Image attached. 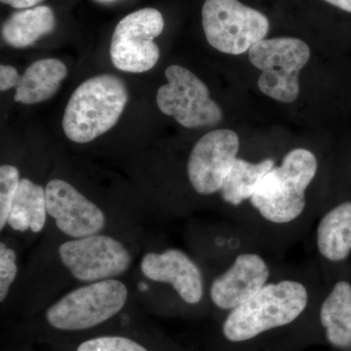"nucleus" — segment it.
<instances>
[{
  "label": "nucleus",
  "mask_w": 351,
  "mask_h": 351,
  "mask_svg": "<svg viewBox=\"0 0 351 351\" xmlns=\"http://www.w3.org/2000/svg\"><path fill=\"white\" fill-rule=\"evenodd\" d=\"M317 158L306 149H295L284 156L258 182L250 201L252 207L271 226L292 225L306 207V189L317 174Z\"/></svg>",
  "instance_id": "nucleus-1"
},
{
  "label": "nucleus",
  "mask_w": 351,
  "mask_h": 351,
  "mask_svg": "<svg viewBox=\"0 0 351 351\" xmlns=\"http://www.w3.org/2000/svg\"><path fill=\"white\" fill-rule=\"evenodd\" d=\"M309 300L308 288L297 279L269 282L255 297L230 311L223 321V336L232 343H243L287 326L306 311Z\"/></svg>",
  "instance_id": "nucleus-2"
},
{
  "label": "nucleus",
  "mask_w": 351,
  "mask_h": 351,
  "mask_svg": "<svg viewBox=\"0 0 351 351\" xmlns=\"http://www.w3.org/2000/svg\"><path fill=\"white\" fill-rule=\"evenodd\" d=\"M128 101L123 80L112 75L93 76L71 95L63 119L64 134L77 144H86L110 130Z\"/></svg>",
  "instance_id": "nucleus-3"
},
{
  "label": "nucleus",
  "mask_w": 351,
  "mask_h": 351,
  "mask_svg": "<svg viewBox=\"0 0 351 351\" xmlns=\"http://www.w3.org/2000/svg\"><path fill=\"white\" fill-rule=\"evenodd\" d=\"M128 299V287L119 279L84 284L49 306L45 318L51 327L61 331L91 329L117 315Z\"/></svg>",
  "instance_id": "nucleus-4"
},
{
  "label": "nucleus",
  "mask_w": 351,
  "mask_h": 351,
  "mask_svg": "<svg viewBox=\"0 0 351 351\" xmlns=\"http://www.w3.org/2000/svg\"><path fill=\"white\" fill-rule=\"evenodd\" d=\"M309 58V46L301 39L293 38L263 39L249 50L251 64L262 71L258 89L281 103L297 100L299 73Z\"/></svg>",
  "instance_id": "nucleus-5"
},
{
  "label": "nucleus",
  "mask_w": 351,
  "mask_h": 351,
  "mask_svg": "<svg viewBox=\"0 0 351 351\" xmlns=\"http://www.w3.org/2000/svg\"><path fill=\"white\" fill-rule=\"evenodd\" d=\"M202 25L208 43L225 54L240 55L267 36V18L239 0H205Z\"/></svg>",
  "instance_id": "nucleus-6"
},
{
  "label": "nucleus",
  "mask_w": 351,
  "mask_h": 351,
  "mask_svg": "<svg viewBox=\"0 0 351 351\" xmlns=\"http://www.w3.org/2000/svg\"><path fill=\"white\" fill-rule=\"evenodd\" d=\"M58 255L71 276L83 284L117 278L133 262L123 242L103 232L68 239L60 245Z\"/></svg>",
  "instance_id": "nucleus-7"
},
{
  "label": "nucleus",
  "mask_w": 351,
  "mask_h": 351,
  "mask_svg": "<svg viewBox=\"0 0 351 351\" xmlns=\"http://www.w3.org/2000/svg\"><path fill=\"white\" fill-rule=\"evenodd\" d=\"M165 75L168 83L159 88L156 95L157 106L164 114L174 117L186 128L216 125L223 119L221 108L195 73L172 64Z\"/></svg>",
  "instance_id": "nucleus-8"
},
{
  "label": "nucleus",
  "mask_w": 351,
  "mask_h": 351,
  "mask_svg": "<svg viewBox=\"0 0 351 351\" xmlns=\"http://www.w3.org/2000/svg\"><path fill=\"white\" fill-rule=\"evenodd\" d=\"M162 14L143 8L120 21L112 34L110 58L113 66L127 73H142L154 68L160 57L154 38L162 34Z\"/></svg>",
  "instance_id": "nucleus-9"
},
{
  "label": "nucleus",
  "mask_w": 351,
  "mask_h": 351,
  "mask_svg": "<svg viewBox=\"0 0 351 351\" xmlns=\"http://www.w3.org/2000/svg\"><path fill=\"white\" fill-rule=\"evenodd\" d=\"M239 147V135L228 129L209 132L196 143L189 157L188 177L198 195L219 193Z\"/></svg>",
  "instance_id": "nucleus-10"
},
{
  "label": "nucleus",
  "mask_w": 351,
  "mask_h": 351,
  "mask_svg": "<svg viewBox=\"0 0 351 351\" xmlns=\"http://www.w3.org/2000/svg\"><path fill=\"white\" fill-rule=\"evenodd\" d=\"M47 214L69 239L99 234L107 226V216L69 182L51 180L45 186Z\"/></svg>",
  "instance_id": "nucleus-11"
},
{
  "label": "nucleus",
  "mask_w": 351,
  "mask_h": 351,
  "mask_svg": "<svg viewBox=\"0 0 351 351\" xmlns=\"http://www.w3.org/2000/svg\"><path fill=\"white\" fill-rule=\"evenodd\" d=\"M270 276L271 269L263 256L255 252H241L212 281L210 299L221 311H232L255 297L270 282Z\"/></svg>",
  "instance_id": "nucleus-12"
},
{
  "label": "nucleus",
  "mask_w": 351,
  "mask_h": 351,
  "mask_svg": "<svg viewBox=\"0 0 351 351\" xmlns=\"http://www.w3.org/2000/svg\"><path fill=\"white\" fill-rule=\"evenodd\" d=\"M140 267L145 278L168 284L186 304H198L204 298V278L199 265L180 249L149 252L142 258Z\"/></svg>",
  "instance_id": "nucleus-13"
},
{
  "label": "nucleus",
  "mask_w": 351,
  "mask_h": 351,
  "mask_svg": "<svg viewBox=\"0 0 351 351\" xmlns=\"http://www.w3.org/2000/svg\"><path fill=\"white\" fill-rule=\"evenodd\" d=\"M68 75V69L58 59L34 62L19 75L17 69L8 64L0 66L1 92L15 88L14 100L25 105H34L49 100L59 90Z\"/></svg>",
  "instance_id": "nucleus-14"
},
{
  "label": "nucleus",
  "mask_w": 351,
  "mask_h": 351,
  "mask_svg": "<svg viewBox=\"0 0 351 351\" xmlns=\"http://www.w3.org/2000/svg\"><path fill=\"white\" fill-rule=\"evenodd\" d=\"M316 247L321 257L341 263L351 253V201L332 208L320 219L316 230Z\"/></svg>",
  "instance_id": "nucleus-15"
},
{
  "label": "nucleus",
  "mask_w": 351,
  "mask_h": 351,
  "mask_svg": "<svg viewBox=\"0 0 351 351\" xmlns=\"http://www.w3.org/2000/svg\"><path fill=\"white\" fill-rule=\"evenodd\" d=\"M320 322L332 346H351V284L348 281H338L328 293L321 304Z\"/></svg>",
  "instance_id": "nucleus-16"
},
{
  "label": "nucleus",
  "mask_w": 351,
  "mask_h": 351,
  "mask_svg": "<svg viewBox=\"0 0 351 351\" xmlns=\"http://www.w3.org/2000/svg\"><path fill=\"white\" fill-rule=\"evenodd\" d=\"M47 217L45 188L27 178L21 180L6 226L16 232L39 233Z\"/></svg>",
  "instance_id": "nucleus-17"
},
{
  "label": "nucleus",
  "mask_w": 351,
  "mask_h": 351,
  "mask_svg": "<svg viewBox=\"0 0 351 351\" xmlns=\"http://www.w3.org/2000/svg\"><path fill=\"white\" fill-rule=\"evenodd\" d=\"M56 27L52 9L40 5L13 13L2 25V38L14 48H25L49 34Z\"/></svg>",
  "instance_id": "nucleus-18"
},
{
  "label": "nucleus",
  "mask_w": 351,
  "mask_h": 351,
  "mask_svg": "<svg viewBox=\"0 0 351 351\" xmlns=\"http://www.w3.org/2000/svg\"><path fill=\"white\" fill-rule=\"evenodd\" d=\"M274 166L276 161L271 158L253 163L237 157L219 191L221 199L230 206L239 207L250 199L258 182Z\"/></svg>",
  "instance_id": "nucleus-19"
},
{
  "label": "nucleus",
  "mask_w": 351,
  "mask_h": 351,
  "mask_svg": "<svg viewBox=\"0 0 351 351\" xmlns=\"http://www.w3.org/2000/svg\"><path fill=\"white\" fill-rule=\"evenodd\" d=\"M20 171L10 164L0 166V230L3 232L8 221L13 201L19 189Z\"/></svg>",
  "instance_id": "nucleus-20"
},
{
  "label": "nucleus",
  "mask_w": 351,
  "mask_h": 351,
  "mask_svg": "<svg viewBox=\"0 0 351 351\" xmlns=\"http://www.w3.org/2000/svg\"><path fill=\"white\" fill-rule=\"evenodd\" d=\"M76 351H149L134 339L122 336H103L87 339Z\"/></svg>",
  "instance_id": "nucleus-21"
},
{
  "label": "nucleus",
  "mask_w": 351,
  "mask_h": 351,
  "mask_svg": "<svg viewBox=\"0 0 351 351\" xmlns=\"http://www.w3.org/2000/svg\"><path fill=\"white\" fill-rule=\"evenodd\" d=\"M17 254L4 241L0 243V302L8 297L11 287L18 276Z\"/></svg>",
  "instance_id": "nucleus-22"
},
{
  "label": "nucleus",
  "mask_w": 351,
  "mask_h": 351,
  "mask_svg": "<svg viewBox=\"0 0 351 351\" xmlns=\"http://www.w3.org/2000/svg\"><path fill=\"white\" fill-rule=\"evenodd\" d=\"M1 3L12 6L13 8L27 9L41 3L43 0H0Z\"/></svg>",
  "instance_id": "nucleus-23"
},
{
  "label": "nucleus",
  "mask_w": 351,
  "mask_h": 351,
  "mask_svg": "<svg viewBox=\"0 0 351 351\" xmlns=\"http://www.w3.org/2000/svg\"><path fill=\"white\" fill-rule=\"evenodd\" d=\"M328 3L338 7L341 10L351 13V0H325Z\"/></svg>",
  "instance_id": "nucleus-24"
}]
</instances>
